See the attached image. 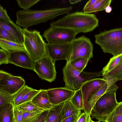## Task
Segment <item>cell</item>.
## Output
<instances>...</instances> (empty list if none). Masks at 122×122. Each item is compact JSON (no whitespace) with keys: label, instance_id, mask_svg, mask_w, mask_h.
I'll return each mask as SVG.
<instances>
[{"label":"cell","instance_id":"obj_1","mask_svg":"<svg viewBox=\"0 0 122 122\" xmlns=\"http://www.w3.org/2000/svg\"><path fill=\"white\" fill-rule=\"evenodd\" d=\"M72 7L54 8L43 10H23L16 13V24L23 28L27 29L40 23H46L57 16L70 13Z\"/></svg>","mask_w":122,"mask_h":122},{"label":"cell","instance_id":"obj_2","mask_svg":"<svg viewBox=\"0 0 122 122\" xmlns=\"http://www.w3.org/2000/svg\"><path fill=\"white\" fill-rule=\"evenodd\" d=\"M50 25V26L71 29L78 34L93 31L98 26L99 20L94 14L77 11L66 14Z\"/></svg>","mask_w":122,"mask_h":122},{"label":"cell","instance_id":"obj_3","mask_svg":"<svg viewBox=\"0 0 122 122\" xmlns=\"http://www.w3.org/2000/svg\"><path fill=\"white\" fill-rule=\"evenodd\" d=\"M118 87L114 84L110 86L106 92L98 99L92 109L91 119L95 118L100 122H105L110 114L118 103L116 92Z\"/></svg>","mask_w":122,"mask_h":122},{"label":"cell","instance_id":"obj_4","mask_svg":"<svg viewBox=\"0 0 122 122\" xmlns=\"http://www.w3.org/2000/svg\"><path fill=\"white\" fill-rule=\"evenodd\" d=\"M95 42L104 53L115 56L122 54V27L102 32L95 35Z\"/></svg>","mask_w":122,"mask_h":122},{"label":"cell","instance_id":"obj_5","mask_svg":"<svg viewBox=\"0 0 122 122\" xmlns=\"http://www.w3.org/2000/svg\"><path fill=\"white\" fill-rule=\"evenodd\" d=\"M21 31L25 50L35 61L47 56L46 43L39 31L25 28L22 29Z\"/></svg>","mask_w":122,"mask_h":122},{"label":"cell","instance_id":"obj_6","mask_svg":"<svg viewBox=\"0 0 122 122\" xmlns=\"http://www.w3.org/2000/svg\"><path fill=\"white\" fill-rule=\"evenodd\" d=\"M77 34L71 29L50 26L44 31L43 36L49 44H64L71 43Z\"/></svg>","mask_w":122,"mask_h":122},{"label":"cell","instance_id":"obj_7","mask_svg":"<svg viewBox=\"0 0 122 122\" xmlns=\"http://www.w3.org/2000/svg\"><path fill=\"white\" fill-rule=\"evenodd\" d=\"M71 44V53L67 62L80 58H85L89 60L92 58L93 45L89 38L82 36L76 38Z\"/></svg>","mask_w":122,"mask_h":122},{"label":"cell","instance_id":"obj_8","mask_svg":"<svg viewBox=\"0 0 122 122\" xmlns=\"http://www.w3.org/2000/svg\"><path fill=\"white\" fill-rule=\"evenodd\" d=\"M55 61L48 56L35 61L33 71L41 79L51 83L56 77Z\"/></svg>","mask_w":122,"mask_h":122},{"label":"cell","instance_id":"obj_9","mask_svg":"<svg viewBox=\"0 0 122 122\" xmlns=\"http://www.w3.org/2000/svg\"><path fill=\"white\" fill-rule=\"evenodd\" d=\"M46 46L47 56L55 61L58 60H68L70 55L71 43L64 44L46 43Z\"/></svg>","mask_w":122,"mask_h":122},{"label":"cell","instance_id":"obj_10","mask_svg":"<svg viewBox=\"0 0 122 122\" xmlns=\"http://www.w3.org/2000/svg\"><path fill=\"white\" fill-rule=\"evenodd\" d=\"M9 63L33 70L35 61L26 51H18L9 53Z\"/></svg>","mask_w":122,"mask_h":122},{"label":"cell","instance_id":"obj_11","mask_svg":"<svg viewBox=\"0 0 122 122\" xmlns=\"http://www.w3.org/2000/svg\"><path fill=\"white\" fill-rule=\"evenodd\" d=\"M47 91L49 101L53 106L70 100L75 92L66 87L51 88Z\"/></svg>","mask_w":122,"mask_h":122},{"label":"cell","instance_id":"obj_12","mask_svg":"<svg viewBox=\"0 0 122 122\" xmlns=\"http://www.w3.org/2000/svg\"><path fill=\"white\" fill-rule=\"evenodd\" d=\"M25 84V81L22 77L12 75L7 78L0 80V90L14 95Z\"/></svg>","mask_w":122,"mask_h":122},{"label":"cell","instance_id":"obj_13","mask_svg":"<svg viewBox=\"0 0 122 122\" xmlns=\"http://www.w3.org/2000/svg\"><path fill=\"white\" fill-rule=\"evenodd\" d=\"M106 80L96 78L84 83L81 87L84 107L88 96L93 92L100 90L107 83Z\"/></svg>","mask_w":122,"mask_h":122},{"label":"cell","instance_id":"obj_14","mask_svg":"<svg viewBox=\"0 0 122 122\" xmlns=\"http://www.w3.org/2000/svg\"><path fill=\"white\" fill-rule=\"evenodd\" d=\"M102 71L94 73L82 71L80 74L73 81L69 89L74 91L80 88L84 83L90 80L96 78V77L100 76Z\"/></svg>","mask_w":122,"mask_h":122},{"label":"cell","instance_id":"obj_15","mask_svg":"<svg viewBox=\"0 0 122 122\" xmlns=\"http://www.w3.org/2000/svg\"><path fill=\"white\" fill-rule=\"evenodd\" d=\"M112 84L107 81L99 91L90 94L87 97L84 112L91 115V110L97 101L106 92L108 87Z\"/></svg>","mask_w":122,"mask_h":122},{"label":"cell","instance_id":"obj_16","mask_svg":"<svg viewBox=\"0 0 122 122\" xmlns=\"http://www.w3.org/2000/svg\"><path fill=\"white\" fill-rule=\"evenodd\" d=\"M62 72L65 86L69 89L73 81L81 72L73 67L70 62H66L63 69Z\"/></svg>","mask_w":122,"mask_h":122},{"label":"cell","instance_id":"obj_17","mask_svg":"<svg viewBox=\"0 0 122 122\" xmlns=\"http://www.w3.org/2000/svg\"><path fill=\"white\" fill-rule=\"evenodd\" d=\"M31 101L36 106L44 109H49L53 106L49 101L47 90L41 89Z\"/></svg>","mask_w":122,"mask_h":122},{"label":"cell","instance_id":"obj_18","mask_svg":"<svg viewBox=\"0 0 122 122\" xmlns=\"http://www.w3.org/2000/svg\"><path fill=\"white\" fill-rule=\"evenodd\" d=\"M0 28L8 32L15 37L21 44L23 43L22 28L14 23L12 24L0 20Z\"/></svg>","mask_w":122,"mask_h":122},{"label":"cell","instance_id":"obj_19","mask_svg":"<svg viewBox=\"0 0 122 122\" xmlns=\"http://www.w3.org/2000/svg\"><path fill=\"white\" fill-rule=\"evenodd\" d=\"M64 102L53 105L49 109L45 122H61L62 120V110Z\"/></svg>","mask_w":122,"mask_h":122},{"label":"cell","instance_id":"obj_20","mask_svg":"<svg viewBox=\"0 0 122 122\" xmlns=\"http://www.w3.org/2000/svg\"><path fill=\"white\" fill-rule=\"evenodd\" d=\"M0 48L8 53L18 51H25L23 43L20 44L0 39Z\"/></svg>","mask_w":122,"mask_h":122},{"label":"cell","instance_id":"obj_21","mask_svg":"<svg viewBox=\"0 0 122 122\" xmlns=\"http://www.w3.org/2000/svg\"><path fill=\"white\" fill-rule=\"evenodd\" d=\"M81 114V110L77 108L70 99L65 102L62 110V120L73 115H80Z\"/></svg>","mask_w":122,"mask_h":122},{"label":"cell","instance_id":"obj_22","mask_svg":"<svg viewBox=\"0 0 122 122\" xmlns=\"http://www.w3.org/2000/svg\"><path fill=\"white\" fill-rule=\"evenodd\" d=\"M112 1V0H98L90 6L86 8H83V12L90 14L92 12L104 10L107 6L110 5Z\"/></svg>","mask_w":122,"mask_h":122},{"label":"cell","instance_id":"obj_23","mask_svg":"<svg viewBox=\"0 0 122 122\" xmlns=\"http://www.w3.org/2000/svg\"><path fill=\"white\" fill-rule=\"evenodd\" d=\"M12 103L7 104L0 108V122H11L13 112Z\"/></svg>","mask_w":122,"mask_h":122},{"label":"cell","instance_id":"obj_24","mask_svg":"<svg viewBox=\"0 0 122 122\" xmlns=\"http://www.w3.org/2000/svg\"><path fill=\"white\" fill-rule=\"evenodd\" d=\"M105 122H122V102H118L108 116Z\"/></svg>","mask_w":122,"mask_h":122},{"label":"cell","instance_id":"obj_25","mask_svg":"<svg viewBox=\"0 0 122 122\" xmlns=\"http://www.w3.org/2000/svg\"><path fill=\"white\" fill-rule=\"evenodd\" d=\"M122 60V54L111 58L107 65L103 68L102 76L105 75L113 69Z\"/></svg>","mask_w":122,"mask_h":122},{"label":"cell","instance_id":"obj_26","mask_svg":"<svg viewBox=\"0 0 122 122\" xmlns=\"http://www.w3.org/2000/svg\"><path fill=\"white\" fill-rule=\"evenodd\" d=\"M31 112H23L21 122H33L37 120L46 110Z\"/></svg>","mask_w":122,"mask_h":122},{"label":"cell","instance_id":"obj_27","mask_svg":"<svg viewBox=\"0 0 122 122\" xmlns=\"http://www.w3.org/2000/svg\"><path fill=\"white\" fill-rule=\"evenodd\" d=\"M70 100L77 108L81 110H84V107L81 88L75 91L73 95Z\"/></svg>","mask_w":122,"mask_h":122},{"label":"cell","instance_id":"obj_28","mask_svg":"<svg viewBox=\"0 0 122 122\" xmlns=\"http://www.w3.org/2000/svg\"><path fill=\"white\" fill-rule=\"evenodd\" d=\"M34 89L32 88L24 85L14 95V100L13 103L14 107L16 106L23 97L27 93Z\"/></svg>","mask_w":122,"mask_h":122},{"label":"cell","instance_id":"obj_29","mask_svg":"<svg viewBox=\"0 0 122 122\" xmlns=\"http://www.w3.org/2000/svg\"><path fill=\"white\" fill-rule=\"evenodd\" d=\"M16 107L19 110L23 112H31L46 110L36 106L32 103L31 101L24 103Z\"/></svg>","mask_w":122,"mask_h":122},{"label":"cell","instance_id":"obj_30","mask_svg":"<svg viewBox=\"0 0 122 122\" xmlns=\"http://www.w3.org/2000/svg\"><path fill=\"white\" fill-rule=\"evenodd\" d=\"M89 60L86 58L81 57L75 59L70 62L73 67L81 72L86 66Z\"/></svg>","mask_w":122,"mask_h":122},{"label":"cell","instance_id":"obj_31","mask_svg":"<svg viewBox=\"0 0 122 122\" xmlns=\"http://www.w3.org/2000/svg\"><path fill=\"white\" fill-rule=\"evenodd\" d=\"M14 100V95H11L6 92L0 90V108L7 104H13Z\"/></svg>","mask_w":122,"mask_h":122},{"label":"cell","instance_id":"obj_32","mask_svg":"<svg viewBox=\"0 0 122 122\" xmlns=\"http://www.w3.org/2000/svg\"><path fill=\"white\" fill-rule=\"evenodd\" d=\"M41 0H17L18 6L23 10H28Z\"/></svg>","mask_w":122,"mask_h":122},{"label":"cell","instance_id":"obj_33","mask_svg":"<svg viewBox=\"0 0 122 122\" xmlns=\"http://www.w3.org/2000/svg\"><path fill=\"white\" fill-rule=\"evenodd\" d=\"M0 39L21 44L14 36L6 30L0 28Z\"/></svg>","mask_w":122,"mask_h":122},{"label":"cell","instance_id":"obj_34","mask_svg":"<svg viewBox=\"0 0 122 122\" xmlns=\"http://www.w3.org/2000/svg\"><path fill=\"white\" fill-rule=\"evenodd\" d=\"M41 90V89L37 90L34 89L25 95L18 103L17 106L24 103L31 101Z\"/></svg>","mask_w":122,"mask_h":122},{"label":"cell","instance_id":"obj_35","mask_svg":"<svg viewBox=\"0 0 122 122\" xmlns=\"http://www.w3.org/2000/svg\"><path fill=\"white\" fill-rule=\"evenodd\" d=\"M0 20L11 23H14L8 16L6 10L1 5H0Z\"/></svg>","mask_w":122,"mask_h":122},{"label":"cell","instance_id":"obj_36","mask_svg":"<svg viewBox=\"0 0 122 122\" xmlns=\"http://www.w3.org/2000/svg\"><path fill=\"white\" fill-rule=\"evenodd\" d=\"M9 53L3 49H0V65L9 63Z\"/></svg>","mask_w":122,"mask_h":122},{"label":"cell","instance_id":"obj_37","mask_svg":"<svg viewBox=\"0 0 122 122\" xmlns=\"http://www.w3.org/2000/svg\"><path fill=\"white\" fill-rule=\"evenodd\" d=\"M91 119V115L84 112L79 117L77 122H90Z\"/></svg>","mask_w":122,"mask_h":122},{"label":"cell","instance_id":"obj_38","mask_svg":"<svg viewBox=\"0 0 122 122\" xmlns=\"http://www.w3.org/2000/svg\"><path fill=\"white\" fill-rule=\"evenodd\" d=\"M13 113L16 122H21L23 114V112L19 110L16 107H14Z\"/></svg>","mask_w":122,"mask_h":122},{"label":"cell","instance_id":"obj_39","mask_svg":"<svg viewBox=\"0 0 122 122\" xmlns=\"http://www.w3.org/2000/svg\"><path fill=\"white\" fill-rule=\"evenodd\" d=\"M49 109L45 111L41 115L33 122H45L48 115Z\"/></svg>","mask_w":122,"mask_h":122},{"label":"cell","instance_id":"obj_40","mask_svg":"<svg viewBox=\"0 0 122 122\" xmlns=\"http://www.w3.org/2000/svg\"><path fill=\"white\" fill-rule=\"evenodd\" d=\"M80 116L77 114L73 115L65 119L61 122H77Z\"/></svg>","mask_w":122,"mask_h":122},{"label":"cell","instance_id":"obj_41","mask_svg":"<svg viewBox=\"0 0 122 122\" xmlns=\"http://www.w3.org/2000/svg\"><path fill=\"white\" fill-rule=\"evenodd\" d=\"M12 75L2 70L0 71V80L12 76Z\"/></svg>","mask_w":122,"mask_h":122},{"label":"cell","instance_id":"obj_42","mask_svg":"<svg viewBox=\"0 0 122 122\" xmlns=\"http://www.w3.org/2000/svg\"><path fill=\"white\" fill-rule=\"evenodd\" d=\"M98 0H90L88 1L84 5L83 8L85 9L92 6Z\"/></svg>","mask_w":122,"mask_h":122},{"label":"cell","instance_id":"obj_43","mask_svg":"<svg viewBox=\"0 0 122 122\" xmlns=\"http://www.w3.org/2000/svg\"><path fill=\"white\" fill-rule=\"evenodd\" d=\"M112 8L110 5L107 6L105 9V11L107 13H110L112 11Z\"/></svg>","mask_w":122,"mask_h":122},{"label":"cell","instance_id":"obj_44","mask_svg":"<svg viewBox=\"0 0 122 122\" xmlns=\"http://www.w3.org/2000/svg\"><path fill=\"white\" fill-rule=\"evenodd\" d=\"M82 0H69V2L71 4H75L81 2Z\"/></svg>","mask_w":122,"mask_h":122},{"label":"cell","instance_id":"obj_45","mask_svg":"<svg viewBox=\"0 0 122 122\" xmlns=\"http://www.w3.org/2000/svg\"><path fill=\"white\" fill-rule=\"evenodd\" d=\"M11 122H16L15 118L14 115L13 113V115L12 116V119H11Z\"/></svg>","mask_w":122,"mask_h":122},{"label":"cell","instance_id":"obj_46","mask_svg":"<svg viewBox=\"0 0 122 122\" xmlns=\"http://www.w3.org/2000/svg\"><path fill=\"white\" fill-rule=\"evenodd\" d=\"M99 122L98 121H96V122H95V121H92V120L91 119V122Z\"/></svg>","mask_w":122,"mask_h":122}]
</instances>
